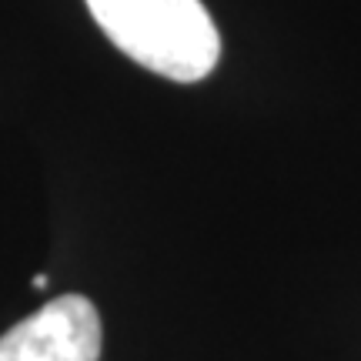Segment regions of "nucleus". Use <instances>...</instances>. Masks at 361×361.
Wrapping results in <instances>:
<instances>
[{
    "instance_id": "1",
    "label": "nucleus",
    "mask_w": 361,
    "mask_h": 361,
    "mask_svg": "<svg viewBox=\"0 0 361 361\" xmlns=\"http://www.w3.org/2000/svg\"><path fill=\"white\" fill-rule=\"evenodd\" d=\"M87 11L117 51L178 84L207 78L221 57L201 0H87Z\"/></svg>"
},
{
    "instance_id": "2",
    "label": "nucleus",
    "mask_w": 361,
    "mask_h": 361,
    "mask_svg": "<svg viewBox=\"0 0 361 361\" xmlns=\"http://www.w3.org/2000/svg\"><path fill=\"white\" fill-rule=\"evenodd\" d=\"M0 361H101V318L80 295H61L0 338Z\"/></svg>"
}]
</instances>
